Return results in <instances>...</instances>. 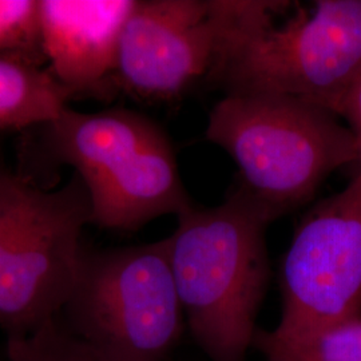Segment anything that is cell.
<instances>
[{
    "instance_id": "obj_1",
    "label": "cell",
    "mask_w": 361,
    "mask_h": 361,
    "mask_svg": "<svg viewBox=\"0 0 361 361\" xmlns=\"http://www.w3.org/2000/svg\"><path fill=\"white\" fill-rule=\"evenodd\" d=\"M226 10L207 80L226 95H288L337 116L361 79V0H226Z\"/></svg>"
},
{
    "instance_id": "obj_2",
    "label": "cell",
    "mask_w": 361,
    "mask_h": 361,
    "mask_svg": "<svg viewBox=\"0 0 361 361\" xmlns=\"http://www.w3.org/2000/svg\"><path fill=\"white\" fill-rule=\"evenodd\" d=\"M177 217L169 257L194 340L212 361H244L271 276L265 232L279 217L243 188Z\"/></svg>"
},
{
    "instance_id": "obj_3",
    "label": "cell",
    "mask_w": 361,
    "mask_h": 361,
    "mask_svg": "<svg viewBox=\"0 0 361 361\" xmlns=\"http://www.w3.org/2000/svg\"><path fill=\"white\" fill-rule=\"evenodd\" d=\"M40 128L44 159L54 168H74L83 180L91 224L134 232L193 205L166 133L147 116L126 109L79 113L67 107Z\"/></svg>"
},
{
    "instance_id": "obj_4",
    "label": "cell",
    "mask_w": 361,
    "mask_h": 361,
    "mask_svg": "<svg viewBox=\"0 0 361 361\" xmlns=\"http://www.w3.org/2000/svg\"><path fill=\"white\" fill-rule=\"evenodd\" d=\"M205 138L232 157L241 188L277 217L307 204L337 169L359 165L356 140L338 116L288 95H225Z\"/></svg>"
},
{
    "instance_id": "obj_5",
    "label": "cell",
    "mask_w": 361,
    "mask_h": 361,
    "mask_svg": "<svg viewBox=\"0 0 361 361\" xmlns=\"http://www.w3.org/2000/svg\"><path fill=\"white\" fill-rule=\"evenodd\" d=\"M91 217L90 195L75 173L47 190L0 168V328L7 338L37 331L63 310Z\"/></svg>"
},
{
    "instance_id": "obj_6",
    "label": "cell",
    "mask_w": 361,
    "mask_h": 361,
    "mask_svg": "<svg viewBox=\"0 0 361 361\" xmlns=\"http://www.w3.org/2000/svg\"><path fill=\"white\" fill-rule=\"evenodd\" d=\"M58 317L116 361L166 360L183 325L168 238L104 250L83 246L75 284Z\"/></svg>"
},
{
    "instance_id": "obj_7",
    "label": "cell",
    "mask_w": 361,
    "mask_h": 361,
    "mask_svg": "<svg viewBox=\"0 0 361 361\" xmlns=\"http://www.w3.org/2000/svg\"><path fill=\"white\" fill-rule=\"evenodd\" d=\"M348 185L302 217L281 271L279 328L361 317V164Z\"/></svg>"
},
{
    "instance_id": "obj_8",
    "label": "cell",
    "mask_w": 361,
    "mask_h": 361,
    "mask_svg": "<svg viewBox=\"0 0 361 361\" xmlns=\"http://www.w3.org/2000/svg\"><path fill=\"white\" fill-rule=\"evenodd\" d=\"M226 25V0H135L119 39L116 91L149 102L178 99L210 77Z\"/></svg>"
},
{
    "instance_id": "obj_9",
    "label": "cell",
    "mask_w": 361,
    "mask_h": 361,
    "mask_svg": "<svg viewBox=\"0 0 361 361\" xmlns=\"http://www.w3.org/2000/svg\"><path fill=\"white\" fill-rule=\"evenodd\" d=\"M135 0H39L50 73L70 97L111 99L118 46Z\"/></svg>"
},
{
    "instance_id": "obj_10",
    "label": "cell",
    "mask_w": 361,
    "mask_h": 361,
    "mask_svg": "<svg viewBox=\"0 0 361 361\" xmlns=\"http://www.w3.org/2000/svg\"><path fill=\"white\" fill-rule=\"evenodd\" d=\"M70 99L50 70L0 56V130L43 126L61 116Z\"/></svg>"
},
{
    "instance_id": "obj_11",
    "label": "cell",
    "mask_w": 361,
    "mask_h": 361,
    "mask_svg": "<svg viewBox=\"0 0 361 361\" xmlns=\"http://www.w3.org/2000/svg\"><path fill=\"white\" fill-rule=\"evenodd\" d=\"M255 345L290 361H361V317L313 328L257 332Z\"/></svg>"
},
{
    "instance_id": "obj_12",
    "label": "cell",
    "mask_w": 361,
    "mask_h": 361,
    "mask_svg": "<svg viewBox=\"0 0 361 361\" xmlns=\"http://www.w3.org/2000/svg\"><path fill=\"white\" fill-rule=\"evenodd\" d=\"M7 361H116L73 335L59 317L37 331L7 338Z\"/></svg>"
},
{
    "instance_id": "obj_13",
    "label": "cell",
    "mask_w": 361,
    "mask_h": 361,
    "mask_svg": "<svg viewBox=\"0 0 361 361\" xmlns=\"http://www.w3.org/2000/svg\"><path fill=\"white\" fill-rule=\"evenodd\" d=\"M0 56L42 66L39 0H0Z\"/></svg>"
},
{
    "instance_id": "obj_14",
    "label": "cell",
    "mask_w": 361,
    "mask_h": 361,
    "mask_svg": "<svg viewBox=\"0 0 361 361\" xmlns=\"http://www.w3.org/2000/svg\"><path fill=\"white\" fill-rule=\"evenodd\" d=\"M337 116L347 121L349 130L352 131L356 140L357 152H359V164H361V79L350 90L348 97L341 104Z\"/></svg>"
},
{
    "instance_id": "obj_15",
    "label": "cell",
    "mask_w": 361,
    "mask_h": 361,
    "mask_svg": "<svg viewBox=\"0 0 361 361\" xmlns=\"http://www.w3.org/2000/svg\"><path fill=\"white\" fill-rule=\"evenodd\" d=\"M265 356H267L268 361H290L284 356L279 355V353H265Z\"/></svg>"
}]
</instances>
